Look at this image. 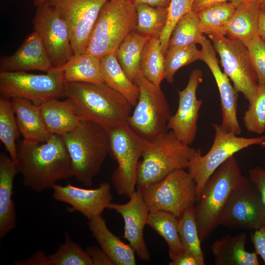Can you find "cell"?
Returning <instances> with one entry per match:
<instances>
[{
    "instance_id": "cell-19",
    "label": "cell",
    "mask_w": 265,
    "mask_h": 265,
    "mask_svg": "<svg viewBox=\"0 0 265 265\" xmlns=\"http://www.w3.org/2000/svg\"><path fill=\"white\" fill-rule=\"evenodd\" d=\"M129 201L123 204L110 203L108 209L120 214L124 222L123 238L129 243L142 261L150 260V255L144 238L149 210L139 188L131 194Z\"/></svg>"
},
{
    "instance_id": "cell-45",
    "label": "cell",
    "mask_w": 265,
    "mask_h": 265,
    "mask_svg": "<svg viewBox=\"0 0 265 265\" xmlns=\"http://www.w3.org/2000/svg\"><path fill=\"white\" fill-rule=\"evenodd\" d=\"M16 265H49L48 255L44 251H37L26 261H18Z\"/></svg>"
},
{
    "instance_id": "cell-34",
    "label": "cell",
    "mask_w": 265,
    "mask_h": 265,
    "mask_svg": "<svg viewBox=\"0 0 265 265\" xmlns=\"http://www.w3.org/2000/svg\"><path fill=\"white\" fill-rule=\"evenodd\" d=\"M137 24L135 31L151 38H159L165 26L168 8L153 7L145 4L135 6Z\"/></svg>"
},
{
    "instance_id": "cell-4",
    "label": "cell",
    "mask_w": 265,
    "mask_h": 265,
    "mask_svg": "<svg viewBox=\"0 0 265 265\" xmlns=\"http://www.w3.org/2000/svg\"><path fill=\"white\" fill-rule=\"evenodd\" d=\"M197 151L171 130L148 141L137 165V188L157 183L175 170L187 168Z\"/></svg>"
},
{
    "instance_id": "cell-43",
    "label": "cell",
    "mask_w": 265,
    "mask_h": 265,
    "mask_svg": "<svg viewBox=\"0 0 265 265\" xmlns=\"http://www.w3.org/2000/svg\"><path fill=\"white\" fill-rule=\"evenodd\" d=\"M250 239L255 252L261 257L265 265V226L254 230L250 235Z\"/></svg>"
},
{
    "instance_id": "cell-30",
    "label": "cell",
    "mask_w": 265,
    "mask_h": 265,
    "mask_svg": "<svg viewBox=\"0 0 265 265\" xmlns=\"http://www.w3.org/2000/svg\"><path fill=\"white\" fill-rule=\"evenodd\" d=\"M150 39L147 36L133 31L123 40L115 53L124 72L132 81L139 71L144 47Z\"/></svg>"
},
{
    "instance_id": "cell-23",
    "label": "cell",
    "mask_w": 265,
    "mask_h": 265,
    "mask_svg": "<svg viewBox=\"0 0 265 265\" xmlns=\"http://www.w3.org/2000/svg\"><path fill=\"white\" fill-rule=\"evenodd\" d=\"M11 101L23 140L27 143L47 140L52 134L47 129L39 106L21 98H13Z\"/></svg>"
},
{
    "instance_id": "cell-55",
    "label": "cell",
    "mask_w": 265,
    "mask_h": 265,
    "mask_svg": "<svg viewBox=\"0 0 265 265\" xmlns=\"http://www.w3.org/2000/svg\"></svg>"
},
{
    "instance_id": "cell-24",
    "label": "cell",
    "mask_w": 265,
    "mask_h": 265,
    "mask_svg": "<svg viewBox=\"0 0 265 265\" xmlns=\"http://www.w3.org/2000/svg\"><path fill=\"white\" fill-rule=\"evenodd\" d=\"M247 235L226 234L210 246L215 265H259L257 254L245 249Z\"/></svg>"
},
{
    "instance_id": "cell-32",
    "label": "cell",
    "mask_w": 265,
    "mask_h": 265,
    "mask_svg": "<svg viewBox=\"0 0 265 265\" xmlns=\"http://www.w3.org/2000/svg\"><path fill=\"white\" fill-rule=\"evenodd\" d=\"M236 6L231 2H225L207 7L198 15L203 34L226 35L225 26L233 15Z\"/></svg>"
},
{
    "instance_id": "cell-12",
    "label": "cell",
    "mask_w": 265,
    "mask_h": 265,
    "mask_svg": "<svg viewBox=\"0 0 265 265\" xmlns=\"http://www.w3.org/2000/svg\"><path fill=\"white\" fill-rule=\"evenodd\" d=\"M208 35L220 56L224 72L236 90L241 93L251 104L255 97L258 81L247 46L225 35Z\"/></svg>"
},
{
    "instance_id": "cell-39",
    "label": "cell",
    "mask_w": 265,
    "mask_h": 265,
    "mask_svg": "<svg viewBox=\"0 0 265 265\" xmlns=\"http://www.w3.org/2000/svg\"><path fill=\"white\" fill-rule=\"evenodd\" d=\"M243 121L248 132L257 134L265 132V84L258 83L255 97L244 112Z\"/></svg>"
},
{
    "instance_id": "cell-9",
    "label": "cell",
    "mask_w": 265,
    "mask_h": 265,
    "mask_svg": "<svg viewBox=\"0 0 265 265\" xmlns=\"http://www.w3.org/2000/svg\"><path fill=\"white\" fill-rule=\"evenodd\" d=\"M212 126L214 136L212 147L204 155H202L200 149H197L187 168L196 183L197 199L209 177L228 159L250 146L265 147V135L254 137H240L226 131L217 123H212Z\"/></svg>"
},
{
    "instance_id": "cell-29",
    "label": "cell",
    "mask_w": 265,
    "mask_h": 265,
    "mask_svg": "<svg viewBox=\"0 0 265 265\" xmlns=\"http://www.w3.org/2000/svg\"><path fill=\"white\" fill-rule=\"evenodd\" d=\"M147 225L165 240L168 246L171 261L184 251L178 233V218L175 215L165 211H151Z\"/></svg>"
},
{
    "instance_id": "cell-21",
    "label": "cell",
    "mask_w": 265,
    "mask_h": 265,
    "mask_svg": "<svg viewBox=\"0 0 265 265\" xmlns=\"http://www.w3.org/2000/svg\"><path fill=\"white\" fill-rule=\"evenodd\" d=\"M17 163L9 156L0 154V238L16 227V213L12 198L14 179L18 173Z\"/></svg>"
},
{
    "instance_id": "cell-8",
    "label": "cell",
    "mask_w": 265,
    "mask_h": 265,
    "mask_svg": "<svg viewBox=\"0 0 265 265\" xmlns=\"http://www.w3.org/2000/svg\"><path fill=\"white\" fill-rule=\"evenodd\" d=\"M109 152L117 163L111 175L116 192L128 197L135 190L136 171L148 140L136 133L127 124L108 130Z\"/></svg>"
},
{
    "instance_id": "cell-14",
    "label": "cell",
    "mask_w": 265,
    "mask_h": 265,
    "mask_svg": "<svg viewBox=\"0 0 265 265\" xmlns=\"http://www.w3.org/2000/svg\"><path fill=\"white\" fill-rule=\"evenodd\" d=\"M108 0H49L47 2L66 23L74 54L86 51L100 11Z\"/></svg>"
},
{
    "instance_id": "cell-25",
    "label": "cell",
    "mask_w": 265,
    "mask_h": 265,
    "mask_svg": "<svg viewBox=\"0 0 265 265\" xmlns=\"http://www.w3.org/2000/svg\"><path fill=\"white\" fill-rule=\"evenodd\" d=\"M41 115L48 131L60 136L76 129L81 122L72 101L53 99L39 105Z\"/></svg>"
},
{
    "instance_id": "cell-40",
    "label": "cell",
    "mask_w": 265,
    "mask_h": 265,
    "mask_svg": "<svg viewBox=\"0 0 265 265\" xmlns=\"http://www.w3.org/2000/svg\"><path fill=\"white\" fill-rule=\"evenodd\" d=\"M193 0H171L168 7L165 26L159 39L162 52L165 55L173 29L178 22L186 14L192 11Z\"/></svg>"
},
{
    "instance_id": "cell-50",
    "label": "cell",
    "mask_w": 265,
    "mask_h": 265,
    "mask_svg": "<svg viewBox=\"0 0 265 265\" xmlns=\"http://www.w3.org/2000/svg\"><path fill=\"white\" fill-rule=\"evenodd\" d=\"M252 2L251 0H234L232 3L236 7L240 3L249 4Z\"/></svg>"
},
{
    "instance_id": "cell-52",
    "label": "cell",
    "mask_w": 265,
    "mask_h": 265,
    "mask_svg": "<svg viewBox=\"0 0 265 265\" xmlns=\"http://www.w3.org/2000/svg\"><path fill=\"white\" fill-rule=\"evenodd\" d=\"M252 2H254L259 5H261L262 2L265 0H251Z\"/></svg>"
},
{
    "instance_id": "cell-33",
    "label": "cell",
    "mask_w": 265,
    "mask_h": 265,
    "mask_svg": "<svg viewBox=\"0 0 265 265\" xmlns=\"http://www.w3.org/2000/svg\"><path fill=\"white\" fill-rule=\"evenodd\" d=\"M178 233L184 251L193 255L199 265H204V255L201 248L194 206L187 209L178 218Z\"/></svg>"
},
{
    "instance_id": "cell-2",
    "label": "cell",
    "mask_w": 265,
    "mask_h": 265,
    "mask_svg": "<svg viewBox=\"0 0 265 265\" xmlns=\"http://www.w3.org/2000/svg\"><path fill=\"white\" fill-rule=\"evenodd\" d=\"M64 97L70 99L81 121L109 130L127 123L132 106L105 83L67 82Z\"/></svg>"
},
{
    "instance_id": "cell-49",
    "label": "cell",
    "mask_w": 265,
    "mask_h": 265,
    "mask_svg": "<svg viewBox=\"0 0 265 265\" xmlns=\"http://www.w3.org/2000/svg\"><path fill=\"white\" fill-rule=\"evenodd\" d=\"M258 34L265 42V7H261L258 19Z\"/></svg>"
},
{
    "instance_id": "cell-18",
    "label": "cell",
    "mask_w": 265,
    "mask_h": 265,
    "mask_svg": "<svg viewBox=\"0 0 265 265\" xmlns=\"http://www.w3.org/2000/svg\"><path fill=\"white\" fill-rule=\"evenodd\" d=\"M200 50V60L211 70L218 87L221 101L222 128L236 135L240 134L241 129L237 118L238 92L226 74L220 69L216 51L211 42L205 36Z\"/></svg>"
},
{
    "instance_id": "cell-53",
    "label": "cell",
    "mask_w": 265,
    "mask_h": 265,
    "mask_svg": "<svg viewBox=\"0 0 265 265\" xmlns=\"http://www.w3.org/2000/svg\"><path fill=\"white\" fill-rule=\"evenodd\" d=\"M261 7H265V0H264L260 5Z\"/></svg>"
},
{
    "instance_id": "cell-36",
    "label": "cell",
    "mask_w": 265,
    "mask_h": 265,
    "mask_svg": "<svg viewBox=\"0 0 265 265\" xmlns=\"http://www.w3.org/2000/svg\"><path fill=\"white\" fill-rule=\"evenodd\" d=\"M20 132L11 101L0 99V139L10 157L16 161V139Z\"/></svg>"
},
{
    "instance_id": "cell-5",
    "label": "cell",
    "mask_w": 265,
    "mask_h": 265,
    "mask_svg": "<svg viewBox=\"0 0 265 265\" xmlns=\"http://www.w3.org/2000/svg\"><path fill=\"white\" fill-rule=\"evenodd\" d=\"M243 177L233 156L219 166L206 181L194 205L201 242L219 226V219L225 203L233 189Z\"/></svg>"
},
{
    "instance_id": "cell-6",
    "label": "cell",
    "mask_w": 265,
    "mask_h": 265,
    "mask_svg": "<svg viewBox=\"0 0 265 265\" xmlns=\"http://www.w3.org/2000/svg\"><path fill=\"white\" fill-rule=\"evenodd\" d=\"M135 6L129 0H108L101 9L85 53L101 58L115 53L137 24Z\"/></svg>"
},
{
    "instance_id": "cell-20",
    "label": "cell",
    "mask_w": 265,
    "mask_h": 265,
    "mask_svg": "<svg viewBox=\"0 0 265 265\" xmlns=\"http://www.w3.org/2000/svg\"><path fill=\"white\" fill-rule=\"evenodd\" d=\"M54 67L40 37L34 31L25 38L14 53L1 56L0 60V71L37 70L47 73Z\"/></svg>"
},
{
    "instance_id": "cell-51",
    "label": "cell",
    "mask_w": 265,
    "mask_h": 265,
    "mask_svg": "<svg viewBox=\"0 0 265 265\" xmlns=\"http://www.w3.org/2000/svg\"><path fill=\"white\" fill-rule=\"evenodd\" d=\"M33 1V4L35 6H37L38 5H40L41 4H44L46 2H47L49 0H32Z\"/></svg>"
},
{
    "instance_id": "cell-13",
    "label": "cell",
    "mask_w": 265,
    "mask_h": 265,
    "mask_svg": "<svg viewBox=\"0 0 265 265\" xmlns=\"http://www.w3.org/2000/svg\"><path fill=\"white\" fill-rule=\"evenodd\" d=\"M233 229L256 230L265 226V204L258 189L243 177L233 189L218 222Z\"/></svg>"
},
{
    "instance_id": "cell-46",
    "label": "cell",
    "mask_w": 265,
    "mask_h": 265,
    "mask_svg": "<svg viewBox=\"0 0 265 265\" xmlns=\"http://www.w3.org/2000/svg\"><path fill=\"white\" fill-rule=\"evenodd\" d=\"M170 265H199L195 257L191 254L184 251L175 259L171 261Z\"/></svg>"
},
{
    "instance_id": "cell-26",
    "label": "cell",
    "mask_w": 265,
    "mask_h": 265,
    "mask_svg": "<svg viewBox=\"0 0 265 265\" xmlns=\"http://www.w3.org/2000/svg\"><path fill=\"white\" fill-rule=\"evenodd\" d=\"M260 5L251 2L249 4L240 3L225 26L226 35L245 45L258 34Z\"/></svg>"
},
{
    "instance_id": "cell-48",
    "label": "cell",
    "mask_w": 265,
    "mask_h": 265,
    "mask_svg": "<svg viewBox=\"0 0 265 265\" xmlns=\"http://www.w3.org/2000/svg\"><path fill=\"white\" fill-rule=\"evenodd\" d=\"M134 5L145 4L153 7L168 8L171 0H129Z\"/></svg>"
},
{
    "instance_id": "cell-27",
    "label": "cell",
    "mask_w": 265,
    "mask_h": 265,
    "mask_svg": "<svg viewBox=\"0 0 265 265\" xmlns=\"http://www.w3.org/2000/svg\"><path fill=\"white\" fill-rule=\"evenodd\" d=\"M101 73L104 83L122 95L132 106L136 105L139 88L124 72L115 53L100 58Z\"/></svg>"
},
{
    "instance_id": "cell-47",
    "label": "cell",
    "mask_w": 265,
    "mask_h": 265,
    "mask_svg": "<svg viewBox=\"0 0 265 265\" xmlns=\"http://www.w3.org/2000/svg\"><path fill=\"white\" fill-rule=\"evenodd\" d=\"M234 0H193L192 11L197 13L203 9L214 4L225 2H232Z\"/></svg>"
},
{
    "instance_id": "cell-35",
    "label": "cell",
    "mask_w": 265,
    "mask_h": 265,
    "mask_svg": "<svg viewBox=\"0 0 265 265\" xmlns=\"http://www.w3.org/2000/svg\"><path fill=\"white\" fill-rule=\"evenodd\" d=\"M204 37L198 15L191 11L184 16L174 26L170 37L168 47L201 45Z\"/></svg>"
},
{
    "instance_id": "cell-31",
    "label": "cell",
    "mask_w": 265,
    "mask_h": 265,
    "mask_svg": "<svg viewBox=\"0 0 265 265\" xmlns=\"http://www.w3.org/2000/svg\"><path fill=\"white\" fill-rule=\"evenodd\" d=\"M139 72L157 86H160L165 79V55L159 38H151L145 45L140 61Z\"/></svg>"
},
{
    "instance_id": "cell-7",
    "label": "cell",
    "mask_w": 265,
    "mask_h": 265,
    "mask_svg": "<svg viewBox=\"0 0 265 265\" xmlns=\"http://www.w3.org/2000/svg\"><path fill=\"white\" fill-rule=\"evenodd\" d=\"M133 82L139 94L127 124L140 136L151 141L167 131L171 116L169 104L160 86L152 83L139 71Z\"/></svg>"
},
{
    "instance_id": "cell-17",
    "label": "cell",
    "mask_w": 265,
    "mask_h": 265,
    "mask_svg": "<svg viewBox=\"0 0 265 265\" xmlns=\"http://www.w3.org/2000/svg\"><path fill=\"white\" fill-rule=\"evenodd\" d=\"M52 189L54 199L70 205L68 211H77L88 220L102 215L112 200L111 186L107 182L95 189L79 187L70 182L64 186L56 184Z\"/></svg>"
},
{
    "instance_id": "cell-11",
    "label": "cell",
    "mask_w": 265,
    "mask_h": 265,
    "mask_svg": "<svg viewBox=\"0 0 265 265\" xmlns=\"http://www.w3.org/2000/svg\"><path fill=\"white\" fill-rule=\"evenodd\" d=\"M65 82L60 67L45 74L25 71L0 72V98H21L39 106L53 99L64 97Z\"/></svg>"
},
{
    "instance_id": "cell-15",
    "label": "cell",
    "mask_w": 265,
    "mask_h": 265,
    "mask_svg": "<svg viewBox=\"0 0 265 265\" xmlns=\"http://www.w3.org/2000/svg\"><path fill=\"white\" fill-rule=\"evenodd\" d=\"M36 7L34 31L40 37L53 65L60 67L74 55L68 27L47 2Z\"/></svg>"
},
{
    "instance_id": "cell-16",
    "label": "cell",
    "mask_w": 265,
    "mask_h": 265,
    "mask_svg": "<svg viewBox=\"0 0 265 265\" xmlns=\"http://www.w3.org/2000/svg\"><path fill=\"white\" fill-rule=\"evenodd\" d=\"M203 73L199 69L190 73L186 87L178 91V106L167 123V130L172 131L182 142L190 145L194 141L197 131L199 111L203 101L196 96L198 85L203 81Z\"/></svg>"
},
{
    "instance_id": "cell-22",
    "label": "cell",
    "mask_w": 265,
    "mask_h": 265,
    "mask_svg": "<svg viewBox=\"0 0 265 265\" xmlns=\"http://www.w3.org/2000/svg\"><path fill=\"white\" fill-rule=\"evenodd\" d=\"M87 224L92 236L114 265L136 264L133 249L109 230L101 215L89 219Z\"/></svg>"
},
{
    "instance_id": "cell-28",
    "label": "cell",
    "mask_w": 265,
    "mask_h": 265,
    "mask_svg": "<svg viewBox=\"0 0 265 265\" xmlns=\"http://www.w3.org/2000/svg\"><path fill=\"white\" fill-rule=\"evenodd\" d=\"M60 68L65 83H104L100 58L91 53L74 54Z\"/></svg>"
},
{
    "instance_id": "cell-3",
    "label": "cell",
    "mask_w": 265,
    "mask_h": 265,
    "mask_svg": "<svg viewBox=\"0 0 265 265\" xmlns=\"http://www.w3.org/2000/svg\"><path fill=\"white\" fill-rule=\"evenodd\" d=\"M62 136L71 159L73 176L85 186H92L109 152L108 130L97 124L81 121Z\"/></svg>"
},
{
    "instance_id": "cell-38",
    "label": "cell",
    "mask_w": 265,
    "mask_h": 265,
    "mask_svg": "<svg viewBox=\"0 0 265 265\" xmlns=\"http://www.w3.org/2000/svg\"><path fill=\"white\" fill-rule=\"evenodd\" d=\"M49 265H92L86 251L65 234V241L53 254L48 255Z\"/></svg>"
},
{
    "instance_id": "cell-1",
    "label": "cell",
    "mask_w": 265,
    "mask_h": 265,
    "mask_svg": "<svg viewBox=\"0 0 265 265\" xmlns=\"http://www.w3.org/2000/svg\"><path fill=\"white\" fill-rule=\"evenodd\" d=\"M16 163L24 185L40 192L73 176L71 159L62 136L52 134L46 141L17 145Z\"/></svg>"
},
{
    "instance_id": "cell-37",
    "label": "cell",
    "mask_w": 265,
    "mask_h": 265,
    "mask_svg": "<svg viewBox=\"0 0 265 265\" xmlns=\"http://www.w3.org/2000/svg\"><path fill=\"white\" fill-rule=\"evenodd\" d=\"M200 50L196 44L171 46L168 48L165 55V79L172 83L176 72L183 66L200 60Z\"/></svg>"
},
{
    "instance_id": "cell-54",
    "label": "cell",
    "mask_w": 265,
    "mask_h": 265,
    "mask_svg": "<svg viewBox=\"0 0 265 265\" xmlns=\"http://www.w3.org/2000/svg\"><path fill=\"white\" fill-rule=\"evenodd\" d=\"M264 169H265V158L264 161Z\"/></svg>"
},
{
    "instance_id": "cell-42",
    "label": "cell",
    "mask_w": 265,
    "mask_h": 265,
    "mask_svg": "<svg viewBox=\"0 0 265 265\" xmlns=\"http://www.w3.org/2000/svg\"><path fill=\"white\" fill-rule=\"evenodd\" d=\"M249 179L258 189L265 204V169L260 166L250 169Z\"/></svg>"
},
{
    "instance_id": "cell-41",
    "label": "cell",
    "mask_w": 265,
    "mask_h": 265,
    "mask_svg": "<svg viewBox=\"0 0 265 265\" xmlns=\"http://www.w3.org/2000/svg\"><path fill=\"white\" fill-rule=\"evenodd\" d=\"M246 46L252 59L258 83L265 84V42L257 35Z\"/></svg>"
},
{
    "instance_id": "cell-10",
    "label": "cell",
    "mask_w": 265,
    "mask_h": 265,
    "mask_svg": "<svg viewBox=\"0 0 265 265\" xmlns=\"http://www.w3.org/2000/svg\"><path fill=\"white\" fill-rule=\"evenodd\" d=\"M139 189L150 211H165L177 218L196 202V183L183 169L175 170L159 181Z\"/></svg>"
},
{
    "instance_id": "cell-44",
    "label": "cell",
    "mask_w": 265,
    "mask_h": 265,
    "mask_svg": "<svg viewBox=\"0 0 265 265\" xmlns=\"http://www.w3.org/2000/svg\"><path fill=\"white\" fill-rule=\"evenodd\" d=\"M86 251L91 259L92 265H114L101 248L89 246Z\"/></svg>"
}]
</instances>
